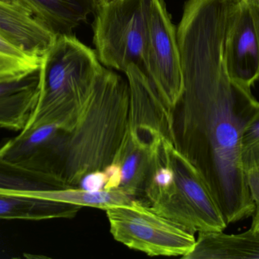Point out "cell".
<instances>
[{"label":"cell","mask_w":259,"mask_h":259,"mask_svg":"<svg viewBox=\"0 0 259 259\" xmlns=\"http://www.w3.org/2000/svg\"><path fill=\"white\" fill-rule=\"evenodd\" d=\"M154 149L131 135L127 128L121 145L112 161L121 167V187L128 190L140 200L143 196Z\"/></svg>","instance_id":"9a60e30c"},{"label":"cell","mask_w":259,"mask_h":259,"mask_svg":"<svg viewBox=\"0 0 259 259\" xmlns=\"http://www.w3.org/2000/svg\"><path fill=\"white\" fill-rule=\"evenodd\" d=\"M231 79L251 89L259 81V7L253 0H238L225 43Z\"/></svg>","instance_id":"9c48e42d"},{"label":"cell","mask_w":259,"mask_h":259,"mask_svg":"<svg viewBox=\"0 0 259 259\" xmlns=\"http://www.w3.org/2000/svg\"><path fill=\"white\" fill-rule=\"evenodd\" d=\"M143 201L192 234L228 227L202 173L169 137L154 152Z\"/></svg>","instance_id":"3957f363"},{"label":"cell","mask_w":259,"mask_h":259,"mask_svg":"<svg viewBox=\"0 0 259 259\" xmlns=\"http://www.w3.org/2000/svg\"><path fill=\"white\" fill-rule=\"evenodd\" d=\"M127 79L103 67L65 142L63 179L68 188L79 187L88 173L112 164L128 123Z\"/></svg>","instance_id":"7a4b0ae2"},{"label":"cell","mask_w":259,"mask_h":259,"mask_svg":"<svg viewBox=\"0 0 259 259\" xmlns=\"http://www.w3.org/2000/svg\"><path fill=\"white\" fill-rule=\"evenodd\" d=\"M53 34L71 35L95 12L94 0H18Z\"/></svg>","instance_id":"7c38bea8"},{"label":"cell","mask_w":259,"mask_h":259,"mask_svg":"<svg viewBox=\"0 0 259 259\" xmlns=\"http://www.w3.org/2000/svg\"><path fill=\"white\" fill-rule=\"evenodd\" d=\"M236 0H187L177 27L183 91L173 110L177 144L205 179L227 225L252 217L240 159L243 132L259 114L252 91L227 68L225 43Z\"/></svg>","instance_id":"6da1fadb"},{"label":"cell","mask_w":259,"mask_h":259,"mask_svg":"<svg viewBox=\"0 0 259 259\" xmlns=\"http://www.w3.org/2000/svg\"><path fill=\"white\" fill-rule=\"evenodd\" d=\"M67 187L54 178L20 167L0 157V192L41 198L44 193Z\"/></svg>","instance_id":"2e32d148"},{"label":"cell","mask_w":259,"mask_h":259,"mask_svg":"<svg viewBox=\"0 0 259 259\" xmlns=\"http://www.w3.org/2000/svg\"><path fill=\"white\" fill-rule=\"evenodd\" d=\"M124 75L129 85L127 130L131 135L152 149L164 135L175 139L173 113L160 98L144 71L131 64Z\"/></svg>","instance_id":"ba28073f"},{"label":"cell","mask_w":259,"mask_h":259,"mask_svg":"<svg viewBox=\"0 0 259 259\" xmlns=\"http://www.w3.org/2000/svg\"><path fill=\"white\" fill-rule=\"evenodd\" d=\"M258 231H259V230H258Z\"/></svg>","instance_id":"d4e9b609"},{"label":"cell","mask_w":259,"mask_h":259,"mask_svg":"<svg viewBox=\"0 0 259 259\" xmlns=\"http://www.w3.org/2000/svg\"><path fill=\"white\" fill-rule=\"evenodd\" d=\"M143 71L173 113L183 91L177 27L164 0H150Z\"/></svg>","instance_id":"52a82bcc"},{"label":"cell","mask_w":259,"mask_h":259,"mask_svg":"<svg viewBox=\"0 0 259 259\" xmlns=\"http://www.w3.org/2000/svg\"><path fill=\"white\" fill-rule=\"evenodd\" d=\"M150 0H114L97 5L94 43L100 63L124 73L135 64L143 70Z\"/></svg>","instance_id":"5b68a950"},{"label":"cell","mask_w":259,"mask_h":259,"mask_svg":"<svg viewBox=\"0 0 259 259\" xmlns=\"http://www.w3.org/2000/svg\"><path fill=\"white\" fill-rule=\"evenodd\" d=\"M240 159L244 172L259 166V114L243 132Z\"/></svg>","instance_id":"ac0fdd59"},{"label":"cell","mask_w":259,"mask_h":259,"mask_svg":"<svg viewBox=\"0 0 259 259\" xmlns=\"http://www.w3.org/2000/svg\"><path fill=\"white\" fill-rule=\"evenodd\" d=\"M39 68L0 82V127L21 132L30 123L39 94Z\"/></svg>","instance_id":"8fae6325"},{"label":"cell","mask_w":259,"mask_h":259,"mask_svg":"<svg viewBox=\"0 0 259 259\" xmlns=\"http://www.w3.org/2000/svg\"><path fill=\"white\" fill-rule=\"evenodd\" d=\"M96 1H97V0H94V3H96Z\"/></svg>","instance_id":"cb8c5ba5"},{"label":"cell","mask_w":259,"mask_h":259,"mask_svg":"<svg viewBox=\"0 0 259 259\" xmlns=\"http://www.w3.org/2000/svg\"><path fill=\"white\" fill-rule=\"evenodd\" d=\"M184 259H259V231L239 234L199 232L193 250Z\"/></svg>","instance_id":"4fadbf2b"},{"label":"cell","mask_w":259,"mask_h":259,"mask_svg":"<svg viewBox=\"0 0 259 259\" xmlns=\"http://www.w3.org/2000/svg\"><path fill=\"white\" fill-rule=\"evenodd\" d=\"M248 187L250 192L251 197L255 205V212L253 214L252 226L250 229L253 231L259 230V166L252 167L245 171Z\"/></svg>","instance_id":"d6986e66"},{"label":"cell","mask_w":259,"mask_h":259,"mask_svg":"<svg viewBox=\"0 0 259 259\" xmlns=\"http://www.w3.org/2000/svg\"><path fill=\"white\" fill-rule=\"evenodd\" d=\"M254 2H255V3H256L257 6L259 7V0H253Z\"/></svg>","instance_id":"603a6c76"},{"label":"cell","mask_w":259,"mask_h":259,"mask_svg":"<svg viewBox=\"0 0 259 259\" xmlns=\"http://www.w3.org/2000/svg\"><path fill=\"white\" fill-rule=\"evenodd\" d=\"M106 175V182L105 190H114L121 187L122 174L120 166L116 163L112 162L103 170Z\"/></svg>","instance_id":"44dd1931"},{"label":"cell","mask_w":259,"mask_h":259,"mask_svg":"<svg viewBox=\"0 0 259 259\" xmlns=\"http://www.w3.org/2000/svg\"><path fill=\"white\" fill-rule=\"evenodd\" d=\"M0 34L26 53L40 58L56 38L18 0H0Z\"/></svg>","instance_id":"30bf717a"},{"label":"cell","mask_w":259,"mask_h":259,"mask_svg":"<svg viewBox=\"0 0 259 259\" xmlns=\"http://www.w3.org/2000/svg\"><path fill=\"white\" fill-rule=\"evenodd\" d=\"M110 233L118 243L149 256H181L190 253L194 234L135 199L106 210Z\"/></svg>","instance_id":"8992f818"},{"label":"cell","mask_w":259,"mask_h":259,"mask_svg":"<svg viewBox=\"0 0 259 259\" xmlns=\"http://www.w3.org/2000/svg\"><path fill=\"white\" fill-rule=\"evenodd\" d=\"M112 1H114V0H97L95 3V7L97 5L106 4V3H111Z\"/></svg>","instance_id":"7402d4cb"},{"label":"cell","mask_w":259,"mask_h":259,"mask_svg":"<svg viewBox=\"0 0 259 259\" xmlns=\"http://www.w3.org/2000/svg\"><path fill=\"white\" fill-rule=\"evenodd\" d=\"M41 59L26 53L0 34V82L18 79L37 69Z\"/></svg>","instance_id":"e0dca14e"},{"label":"cell","mask_w":259,"mask_h":259,"mask_svg":"<svg viewBox=\"0 0 259 259\" xmlns=\"http://www.w3.org/2000/svg\"><path fill=\"white\" fill-rule=\"evenodd\" d=\"M103 67L74 35L56 36L41 59L37 104L26 128L56 125L71 132Z\"/></svg>","instance_id":"277c9868"},{"label":"cell","mask_w":259,"mask_h":259,"mask_svg":"<svg viewBox=\"0 0 259 259\" xmlns=\"http://www.w3.org/2000/svg\"><path fill=\"white\" fill-rule=\"evenodd\" d=\"M106 182V175L101 170L88 173L81 179L78 187L89 191H100L104 190Z\"/></svg>","instance_id":"ffe728a7"},{"label":"cell","mask_w":259,"mask_h":259,"mask_svg":"<svg viewBox=\"0 0 259 259\" xmlns=\"http://www.w3.org/2000/svg\"><path fill=\"white\" fill-rule=\"evenodd\" d=\"M81 207L42 198L0 192V220L72 218Z\"/></svg>","instance_id":"5bb4252c"}]
</instances>
